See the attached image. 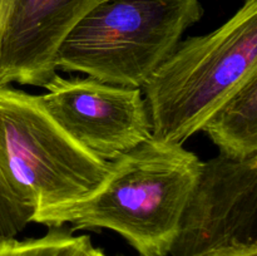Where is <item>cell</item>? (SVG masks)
Listing matches in <instances>:
<instances>
[{
	"label": "cell",
	"mask_w": 257,
	"mask_h": 256,
	"mask_svg": "<svg viewBox=\"0 0 257 256\" xmlns=\"http://www.w3.org/2000/svg\"><path fill=\"white\" fill-rule=\"evenodd\" d=\"M97 250L88 235L62 227H49L42 237L0 240V256H94Z\"/></svg>",
	"instance_id": "cell-9"
},
{
	"label": "cell",
	"mask_w": 257,
	"mask_h": 256,
	"mask_svg": "<svg viewBox=\"0 0 257 256\" xmlns=\"http://www.w3.org/2000/svg\"><path fill=\"white\" fill-rule=\"evenodd\" d=\"M39 95L50 117L99 160L114 161L152 138V123L140 88L58 73Z\"/></svg>",
	"instance_id": "cell-6"
},
{
	"label": "cell",
	"mask_w": 257,
	"mask_h": 256,
	"mask_svg": "<svg viewBox=\"0 0 257 256\" xmlns=\"http://www.w3.org/2000/svg\"><path fill=\"white\" fill-rule=\"evenodd\" d=\"M202 15L201 0H105L63 39L55 68L142 89Z\"/></svg>",
	"instance_id": "cell-4"
},
{
	"label": "cell",
	"mask_w": 257,
	"mask_h": 256,
	"mask_svg": "<svg viewBox=\"0 0 257 256\" xmlns=\"http://www.w3.org/2000/svg\"><path fill=\"white\" fill-rule=\"evenodd\" d=\"M257 74V0L208 34L181 40L143 85L152 137L183 146Z\"/></svg>",
	"instance_id": "cell-3"
},
{
	"label": "cell",
	"mask_w": 257,
	"mask_h": 256,
	"mask_svg": "<svg viewBox=\"0 0 257 256\" xmlns=\"http://www.w3.org/2000/svg\"><path fill=\"white\" fill-rule=\"evenodd\" d=\"M257 155H223L202 163L171 246L172 256H207L221 248L257 243Z\"/></svg>",
	"instance_id": "cell-5"
},
{
	"label": "cell",
	"mask_w": 257,
	"mask_h": 256,
	"mask_svg": "<svg viewBox=\"0 0 257 256\" xmlns=\"http://www.w3.org/2000/svg\"><path fill=\"white\" fill-rule=\"evenodd\" d=\"M109 163L63 131L39 95L0 87V240L17 237L40 211L87 197Z\"/></svg>",
	"instance_id": "cell-2"
},
{
	"label": "cell",
	"mask_w": 257,
	"mask_h": 256,
	"mask_svg": "<svg viewBox=\"0 0 257 256\" xmlns=\"http://www.w3.org/2000/svg\"><path fill=\"white\" fill-rule=\"evenodd\" d=\"M105 0H19L0 45V87L43 88L57 73L55 55L68 33Z\"/></svg>",
	"instance_id": "cell-7"
},
{
	"label": "cell",
	"mask_w": 257,
	"mask_h": 256,
	"mask_svg": "<svg viewBox=\"0 0 257 256\" xmlns=\"http://www.w3.org/2000/svg\"><path fill=\"white\" fill-rule=\"evenodd\" d=\"M94 256H107V255H105V253L103 252V251L100 250V248H98L97 252H95V255H94Z\"/></svg>",
	"instance_id": "cell-12"
},
{
	"label": "cell",
	"mask_w": 257,
	"mask_h": 256,
	"mask_svg": "<svg viewBox=\"0 0 257 256\" xmlns=\"http://www.w3.org/2000/svg\"><path fill=\"white\" fill-rule=\"evenodd\" d=\"M220 155L246 160L257 155V74L248 78L202 125Z\"/></svg>",
	"instance_id": "cell-8"
},
{
	"label": "cell",
	"mask_w": 257,
	"mask_h": 256,
	"mask_svg": "<svg viewBox=\"0 0 257 256\" xmlns=\"http://www.w3.org/2000/svg\"><path fill=\"white\" fill-rule=\"evenodd\" d=\"M207 256H257V243L228 246V247L221 248Z\"/></svg>",
	"instance_id": "cell-10"
},
{
	"label": "cell",
	"mask_w": 257,
	"mask_h": 256,
	"mask_svg": "<svg viewBox=\"0 0 257 256\" xmlns=\"http://www.w3.org/2000/svg\"><path fill=\"white\" fill-rule=\"evenodd\" d=\"M19 0H0V45Z\"/></svg>",
	"instance_id": "cell-11"
},
{
	"label": "cell",
	"mask_w": 257,
	"mask_h": 256,
	"mask_svg": "<svg viewBox=\"0 0 257 256\" xmlns=\"http://www.w3.org/2000/svg\"><path fill=\"white\" fill-rule=\"evenodd\" d=\"M183 146L150 138L110 161L102 185L82 200L35 213L32 222L70 230L108 228L141 256H167L202 168Z\"/></svg>",
	"instance_id": "cell-1"
}]
</instances>
